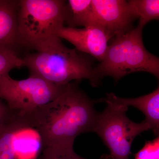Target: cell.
Returning a JSON list of instances; mask_svg holds the SVG:
<instances>
[{"label":"cell","instance_id":"cell-9","mask_svg":"<svg viewBox=\"0 0 159 159\" xmlns=\"http://www.w3.org/2000/svg\"><path fill=\"white\" fill-rule=\"evenodd\" d=\"M18 1L0 0V49L18 51L24 48L19 31Z\"/></svg>","mask_w":159,"mask_h":159},{"label":"cell","instance_id":"cell-10","mask_svg":"<svg viewBox=\"0 0 159 159\" xmlns=\"http://www.w3.org/2000/svg\"><path fill=\"white\" fill-rule=\"evenodd\" d=\"M99 102H110L128 107L132 106L138 108L145 116V121L149 125L150 129L159 136V88L150 93L138 98H123L117 97L113 93L107 94L105 98Z\"/></svg>","mask_w":159,"mask_h":159},{"label":"cell","instance_id":"cell-16","mask_svg":"<svg viewBox=\"0 0 159 159\" xmlns=\"http://www.w3.org/2000/svg\"><path fill=\"white\" fill-rule=\"evenodd\" d=\"M16 125H22L26 129L22 121L0 100V133L8 127Z\"/></svg>","mask_w":159,"mask_h":159},{"label":"cell","instance_id":"cell-6","mask_svg":"<svg viewBox=\"0 0 159 159\" xmlns=\"http://www.w3.org/2000/svg\"><path fill=\"white\" fill-rule=\"evenodd\" d=\"M143 27L138 25L114 41L109 52L111 65L121 77L130 73L145 72L159 77V59L149 52L142 40Z\"/></svg>","mask_w":159,"mask_h":159},{"label":"cell","instance_id":"cell-17","mask_svg":"<svg viewBox=\"0 0 159 159\" xmlns=\"http://www.w3.org/2000/svg\"><path fill=\"white\" fill-rule=\"evenodd\" d=\"M135 159H159V137L145 142L143 148L135 154Z\"/></svg>","mask_w":159,"mask_h":159},{"label":"cell","instance_id":"cell-4","mask_svg":"<svg viewBox=\"0 0 159 159\" xmlns=\"http://www.w3.org/2000/svg\"><path fill=\"white\" fill-rule=\"evenodd\" d=\"M67 84L57 85L36 76L17 80L8 74L0 79V99L5 101L9 110L28 128L27 118L60 96Z\"/></svg>","mask_w":159,"mask_h":159},{"label":"cell","instance_id":"cell-11","mask_svg":"<svg viewBox=\"0 0 159 159\" xmlns=\"http://www.w3.org/2000/svg\"><path fill=\"white\" fill-rule=\"evenodd\" d=\"M67 4L68 14L66 24L67 27L96 25L92 0H69Z\"/></svg>","mask_w":159,"mask_h":159},{"label":"cell","instance_id":"cell-8","mask_svg":"<svg viewBox=\"0 0 159 159\" xmlns=\"http://www.w3.org/2000/svg\"><path fill=\"white\" fill-rule=\"evenodd\" d=\"M57 36L70 43L77 51L89 54L100 61L106 54L109 41L113 37L102 27L95 25L83 29L64 26L57 32Z\"/></svg>","mask_w":159,"mask_h":159},{"label":"cell","instance_id":"cell-13","mask_svg":"<svg viewBox=\"0 0 159 159\" xmlns=\"http://www.w3.org/2000/svg\"><path fill=\"white\" fill-rule=\"evenodd\" d=\"M25 129L22 125H13L0 133V159H16V138Z\"/></svg>","mask_w":159,"mask_h":159},{"label":"cell","instance_id":"cell-15","mask_svg":"<svg viewBox=\"0 0 159 159\" xmlns=\"http://www.w3.org/2000/svg\"><path fill=\"white\" fill-rule=\"evenodd\" d=\"M38 159H87L78 155L74 147L53 146L44 148Z\"/></svg>","mask_w":159,"mask_h":159},{"label":"cell","instance_id":"cell-5","mask_svg":"<svg viewBox=\"0 0 159 159\" xmlns=\"http://www.w3.org/2000/svg\"><path fill=\"white\" fill-rule=\"evenodd\" d=\"M104 110L98 113L93 132L102 139L111 152V159H129L134 139L150 129L145 121L136 123L126 115L128 107L106 102Z\"/></svg>","mask_w":159,"mask_h":159},{"label":"cell","instance_id":"cell-3","mask_svg":"<svg viewBox=\"0 0 159 159\" xmlns=\"http://www.w3.org/2000/svg\"><path fill=\"white\" fill-rule=\"evenodd\" d=\"M18 21L24 48L39 51L59 39L68 14L66 1L19 0Z\"/></svg>","mask_w":159,"mask_h":159},{"label":"cell","instance_id":"cell-1","mask_svg":"<svg viewBox=\"0 0 159 159\" xmlns=\"http://www.w3.org/2000/svg\"><path fill=\"white\" fill-rule=\"evenodd\" d=\"M78 81L68 84L60 96L26 119L28 128L35 129L44 148L74 147L78 135L93 130L98 113L94 101L78 87Z\"/></svg>","mask_w":159,"mask_h":159},{"label":"cell","instance_id":"cell-7","mask_svg":"<svg viewBox=\"0 0 159 159\" xmlns=\"http://www.w3.org/2000/svg\"><path fill=\"white\" fill-rule=\"evenodd\" d=\"M96 25L101 26L113 36L130 31L136 18L125 0H92Z\"/></svg>","mask_w":159,"mask_h":159},{"label":"cell","instance_id":"cell-18","mask_svg":"<svg viewBox=\"0 0 159 159\" xmlns=\"http://www.w3.org/2000/svg\"><path fill=\"white\" fill-rule=\"evenodd\" d=\"M101 159H110L109 157H104L102 158Z\"/></svg>","mask_w":159,"mask_h":159},{"label":"cell","instance_id":"cell-2","mask_svg":"<svg viewBox=\"0 0 159 159\" xmlns=\"http://www.w3.org/2000/svg\"><path fill=\"white\" fill-rule=\"evenodd\" d=\"M22 58L29 76L41 77L54 84L66 85L83 79L88 80L93 87L100 83L101 79L89 57L66 47L61 39L42 51L25 53Z\"/></svg>","mask_w":159,"mask_h":159},{"label":"cell","instance_id":"cell-12","mask_svg":"<svg viewBox=\"0 0 159 159\" xmlns=\"http://www.w3.org/2000/svg\"><path fill=\"white\" fill-rule=\"evenodd\" d=\"M127 2L132 13L136 18H139V25L142 27L152 20H159V0H130Z\"/></svg>","mask_w":159,"mask_h":159},{"label":"cell","instance_id":"cell-14","mask_svg":"<svg viewBox=\"0 0 159 159\" xmlns=\"http://www.w3.org/2000/svg\"><path fill=\"white\" fill-rule=\"evenodd\" d=\"M24 67L22 57L15 52L0 49V79L13 69Z\"/></svg>","mask_w":159,"mask_h":159}]
</instances>
